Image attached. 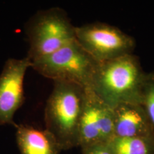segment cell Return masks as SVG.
<instances>
[{
  "label": "cell",
  "mask_w": 154,
  "mask_h": 154,
  "mask_svg": "<svg viewBox=\"0 0 154 154\" xmlns=\"http://www.w3.org/2000/svg\"><path fill=\"white\" fill-rule=\"evenodd\" d=\"M85 88L74 83L54 82L44 109L45 129L53 135L62 151L79 146V128Z\"/></svg>",
  "instance_id": "2"
},
{
  "label": "cell",
  "mask_w": 154,
  "mask_h": 154,
  "mask_svg": "<svg viewBox=\"0 0 154 154\" xmlns=\"http://www.w3.org/2000/svg\"><path fill=\"white\" fill-rule=\"evenodd\" d=\"M76 40L99 63L133 54L136 42L112 25L94 22L76 26Z\"/></svg>",
  "instance_id": "5"
},
{
  "label": "cell",
  "mask_w": 154,
  "mask_h": 154,
  "mask_svg": "<svg viewBox=\"0 0 154 154\" xmlns=\"http://www.w3.org/2000/svg\"><path fill=\"white\" fill-rule=\"evenodd\" d=\"M31 62L51 54L76 40V26L63 9L38 11L25 25Z\"/></svg>",
  "instance_id": "3"
},
{
  "label": "cell",
  "mask_w": 154,
  "mask_h": 154,
  "mask_svg": "<svg viewBox=\"0 0 154 154\" xmlns=\"http://www.w3.org/2000/svg\"><path fill=\"white\" fill-rule=\"evenodd\" d=\"M32 62L27 57L7 59L0 74V124L14 125V117L24 100V82Z\"/></svg>",
  "instance_id": "7"
},
{
  "label": "cell",
  "mask_w": 154,
  "mask_h": 154,
  "mask_svg": "<svg viewBox=\"0 0 154 154\" xmlns=\"http://www.w3.org/2000/svg\"><path fill=\"white\" fill-rule=\"evenodd\" d=\"M114 137L154 140V129L143 105L122 103L112 108Z\"/></svg>",
  "instance_id": "8"
},
{
  "label": "cell",
  "mask_w": 154,
  "mask_h": 154,
  "mask_svg": "<svg viewBox=\"0 0 154 154\" xmlns=\"http://www.w3.org/2000/svg\"><path fill=\"white\" fill-rule=\"evenodd\" d=\"M99 63L75 40L55 52L33 61L31 67L54 82L74 83L87 88Z\"/></svg>",
  "instance_id": "4"
},
{
  "label": "cell",
  "mask_w": 154,
  "mask_h": 154,
  "mask_svg": "<svg viewBox=\"0 0 154 154\" xmlns=\"http://www.w3.org/2000/svg\"><path fill=\"white\" fill-rule=\"evenodd\" d=\"M113 137L112 108L103 103L89 88H85L79 128V146L83 148L97 143H108Z\"/></svg>",
  "instance_id": "6"
},
{
  "label": "cell",
  "mask_w": 154,
  "mask_h": 154,
  "mask_svg": "<svg viewBox=\"0 0 154 154\" xmlns=\"http://www.w3.org/2000/svg\"><path fill=\"white\" fill-rule=\"evenodd\" d=\"M141 104L145 109L154 129V72L146 73Z\"/></svg>",
  "instance_id": "11"
},
{
  "label": "cell",
  "mask_w": 154,
  "mask_h": 154,
  "mask_svg": "<svg viewBox=\"0 0 154 154\" xmlns=\"http://www.w3.org/2000/svg\"><path fill=\"white\" fill-rule=\"evenodd\" d=\"M113 154H154V140L113 137L108 142Z\"/></svg>",
  "instance_id": "10"
},
{
  "label": "cell",
  "mask_w": 154,
  "mask_h": 154,
  "mask_svg": "<svg viewBox=\"0 0 154 154\" xmlns=\"http://www.w3.org/2000/svg\"><path fill=\"white\" fill-rule=\"evenodd\" d=\"M16 138L21 154H59L62 149L47 129L28 125H16Z\"/></svg>",
  "instance_id": "9"
},
{
  "label": "cell",
  "mask_w": 154,
  "mask_h": 154,
  "mask_svg": "<svg viewBox=\"0 0 154 154\" xmlns=\"http://www.w3.org/2000/svg\"><path fill=\"white\" fill-rule=\"evenodd\" d=\"M146 73L134 54L99 63L89 88L103 103L113 108L122 103H142Z\"/></svg>",
  "instance_id": "1"
},
{
  "label": "cell",
  "mask_w": 154,
  "mask_h": 154,
  "mask_svg": "<svg viewBox=\"0 0 154 154\" xmlns=\"http://www.w3.org/2000/svg\"><path fill=\"white\" fill-rule=\"evenodd\" d=\"M82 154H113L107 143H97L81 148Z\"/></svg>",
  "instance_id": "12"
}]
</instances>
